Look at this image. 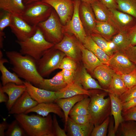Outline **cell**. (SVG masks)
Segmentation results:
<instances>
[{"instance_id":"obj_1","label":"cell","mask_w":136,"mask_h":136,"mask_svg":"<svg viewBox=\"0 0 136 136\" xmlns=\"http://www.w3.org/2000/svg\"><path fill=\"white\" fill-rule=\"evenodd\" d=\"M6 54L12 65L11 70L19 77L35 86L43 81L38 71L36 60L32 57L15 51H6Z\"/></svg>"},{"instance_id":"obj_2","label":"cell","mask_w":136,"mask_h":136,"mask_svg":"<svg viewBox=\"0 0 136 136\" xmlns=\"http://www.w3.org/2000/svg\"><path fill=\"white\" fill-rule=\"evenodd\" d=\"M27 135L29 136H54L53 118L50 114L46 117L24 113L14 115Z\"/></svg>"},{"instance_id":"obj_3","label":"cell","mask_w":136,"mask_h":136,"mask_svg":"<svg viewBox=\"0 0 136 136\" xmlns=\"http://www.w3.org/2000/svg\"><path fill=\"white\" fill-rule=\"evenodd\" d=\"M100 90H93L90 97L89 115L91 122L94 126L100 124L111 115V106L109 96L106 98L108 93Z\"/></svg>"},{"instance_id":"obj_4","label":"cell","mask_w":136,"mask_h":136,"mask_svg":"<svg viewBox=\"0 0 136 136\" xmlns=\"http://www.w3.org/2000/svg\"><path fill=\"white\" fill-rule=\"evenodd\" d=\"M16 42L20 46V52L22 54L28 55L36 61L55 45L45 39L37 26L36 32L32 37L23 41Z\"/></svg>"},{"instance_id":"obj_5","label":"cell","mask_w":136,"mask_h":136,"mask_svg":"<svg viewBox=\"0 0 136 136\" xmlns=\"http://www.w3.org/2000/svg\"><path fill=\"white\" fill-rule=\"evenodd\" d=\"M50 5L42 1L25 5L24 10L19 17L29 24L37 26L47 19L52 10Z\"/></svg>"},{"instance_id":"obj_6","label":"cell","mask_w":136,"mask_h":136,"mask_svg":"<svg viewBox=\"0 0 136 136\" xmlns=\"http://www.w3.org/2000/svg\"><path fill=\"white\" fill-rule=\"evenodd\" d=\"M65 55L54 47L47 50L40 59L36 61L39 74L43 78L45 77L59 69L62 60Z\"/></svg>"},{"instance_id":"obj_7","label":"cell","mask_w":136,"mask_h":136,"mask_svg":"<svg viewBox=\"0 0 136 136\" xmlns=\"http://www.w3.org/2000/svg\"><path fill=\"white\" fill-rule=\"evenodd\" d=\"M37 26L48 41L55 45L61 41V25L53 10L47 19L39 23Z\"/></svg>"},{"instance_id":"obj_8","label":"cell","mask_w":136,"mask_h":136,"mask_svg":"<svg viewBox=\"0 0 136 136\" xmlns=\"http://www.w3.org/2000/svg\"><path fill=\"white\" fill-rule=\"evenodd\" d=\"M108 65L120 75L128 74L136 69L135 64L122 51H116L110 57Z\"/></svg>"},{"instance_id":"obj_9","label":"cell","mask_w":136,"mask_h":136,"mask_svg":"<svg viewBox=\"0 0 136 136\" xmlns=\"http://www.w3.org/2000/svg\"><path fill=\"white\" fill-rule=\"evenodd\" d=\"M74 9L72 18L66 23L67 31L74 34L81 43H83L87 36L79 15L81 1L74 0Z\"/></svg>"},{"instance_id":"obj_10","label":"cell","mask_w":136,"mask_h":136,"mask_svg":"<svg viewBox=\"0 0 136 136\" xmlns=\"http://www.w3.org/2000/svg\"><path fill=\"white\" fill-rule=\"evenodd\" d=\"M10 27L17 40L21 41L32 37L35 33L37 29V26L31 25L20 17L13 15Z\"/></svg>"},{"instance_id":"obj_11","label":"cell","mask_w":136,"mask_h":136,"mask_svg":"<svg viewBox=\"0 0 136 136\" xmlns=\"http://www.w3.org/2000/svg\"><path fill=\"white\" fill-rule=\"evenodd\" d=\"M54 8L60 19L65 24L70 19L74 9V1L72 0H43Z\"/></svg>"},{"instance_id":"obj_12","label":"cell","mask_w":136,"mask_h":136,"mask_svg":"<svg viewBox=\"0 0 136 136\" xmlns=\"http://www.w3.org/2000/svg\"><path fill=\"white\" fill-rule=\"evenodd\" d=\"M79 43L72 37L66 35L62 40L55 44L54 47L76 61L78 58L80 52H81Z\"/></svg>"},{"instance_id":"obj_13","label":"cell","mask_w":136,"mask_h":136,"mask_svg":"<svg viewBox=\"0 0 136 136\" xmlns=\"http://www.w3.org/2000/svg\"><path fill=\"white\" fill-rule=\"evenodd\" d=\"M24 84L30 96L38 104L54 102L57 99L55 92L39 88L25 81Z\"/></svg>"},{"instance_id":"obj_14","label":"cell","mask_w":136,"mask_h":136,"mask_svg":"<svg viewBox=\"0 0 136 136\" xmlns=\"http://www.w3.org/2000/svg\"><path fill=\"white\" fill-rule=\"evenodd\" d=\"M0 88L8 96L6 107L9 111L17 100L26 90V87L24 84L19 85L13 83H8L4 86H3L1 83Z\"/></svg>"},{"instance_id":"obj_15","label":"cell","mask_w":136,"mask_h":136,"mask_svg":"<svg viewBox=\"0 0 136 136\" xmlns=\"http://www.w3.org/2000/svg\"><path fill=\"white\" fill-rule=\"evenodd\" d=\"M38 104L30 96L26 90L15 103L8 113L20 114L25 112Z\"/></svg>"},{"instance_id":"obj_16","label":"cell","mask_w":136,"mask_h":136,"mask_svg":"<svg viewBox=\"0 0 136 136\" xmlns=\"http://www.w3.org/2000/svg\"><path fill=\"white\" fill-rule=\"evenodd\" d=\"M74 81L81 86L84 89L100 90L108 93L109 90L103 88L88 73L86 69L83 66L81 69L79 75L75 76Z\"/></svg>"},{"instance_id":"obj_17","label":"cell","mask_w":136,"mask_h":136,"mask_svg":"<svg viewBox=\"0 0 136 136\" xmlns=\"http://www.w3.org/2000/svg\"><path fill=\"white\" fill-rule=\"evenodd\" d=\"M94 127L91 122L84 124H77L69 117L65 129L67 130V136H89Z\"/></svg>"},{"instance_id":"obj_18","label":"cell","mask_w":136,"mask_h":136,"mask_svg":"<svg viewBox=\"0 0 136 136\" xmlns=\"http://www.w3.org/2000/svg\"><path fill=\"white\" fill-rule=\"evenodd\" d=\"M31 112H35L44 117L47 116L50 113H53L60 118H64V113L62 109L55 102L38 104L24 113L27 114Z\"/></svg>"},{"instance_id":"obj_19","label":"cell","mask_w":136,"mask_h":136,"mask_svg":"<svg viewBox=\"0 0 136 136\" xmlns=\"http://www.w3.org/2000/svg\"><path fill=\"white\" fill-rule=\"evenodd\" d=\"M92 91L85 90L80 85L73 81L55 92V94L57 99L70 98L81 94L86 95L90 97Z\"/></svg>"},{"instance_id":"obj_20","label":"cell","mask_w":136,"mask_h":136,"mask_svg":"<svg viewBox=\"0 0 136 136\" xmlns=\"http://www.w3.org/2000/svg\"><path fill=\"white\" fill-rule=\"evenodd\" d=\"M115 71L108 65L102 64L96 67L93 74L101 85L108 89Z\"/></svg>"},{"instance_id":"obj_21","label":"cell","mask_w":136,"mask_h":136,"mask_svg":"<svg viewBox=\"0 0 136 136\" xmlns=\"http://www.w3.org/2000/svg\"><path fill=\"white\" fill-rule=\"evenodd\" d=\"M119 31L127 30L134 25V17L117 9H109Z\"/></svg>"},{"instance_id":"obj_22","label":"cell","mask_w":136,"mask_h":136,"mask_svg":"<svg viewBox=\"0 0 136 136\" xmlns=\"http://www.w3.org/2000/svg\"><path fill=\"white\" fill-rule=\"evenodd\" d=\"M83 22L90 32L95 31L96 20L90 4L81 1L79 8Z\"/></svg>"},{"instance_id":"obj_23","label":"cell","mask_w":136,"mask_h":136,"mask_svg":"<svg viewBox=\"0 0 136 136\" xmlns=\"http://www.w3.org/2000/svg\"><path fill=\"white\" fill-rule=\"evenodd\" d=\"M91 5L97 21L110 23L118 29L110 11L107 7L97 0Z\"/></svg>"},{"instance_id":"obj_24","label":"cell","mask_w":136,"mask_h":136,"mask_svg":"<svg viewBox=\"0 0 136 136\" xmlns=\"http://www.w3.org/2000/svg\"><path fill=\"white\" fill-rule=\"evenodd\" d=\"M108 94L111 103V115L113 116L116 133L120 124L124 121L122 116V104L118 96L110 93H108Z\"/></svg>"},{"instance_id":"obj_25","label":"cell","mask_w":136,"mask_h":136,"mask_svg":"<svg viewBox=\"0 0 136 136\" xmlns=\"http://www.w3.org/2000/svg\"><path fill=\"white\" fill-rule=\"evenodd\" d=\"M79 46L84 66L93 73L96 67L103 64L93 53L85 48L83 45L80 43Z\"/></svg>"},{"instance_id":"obj_26","label":"cell","mask_w":136,"mask_h":136,"mask_svg":"<svg viewBox=\"0 0 136 136\" xmlns=\"http://www.w3.org/2000/svg\"><path fill=\"white\" fill-rule=\"evenodd\" d=\"M87 96L86 95H79L70 98L57 99L55 101L61 108L64 113L65 126L69 117L70 112L72 108L77 102Z\"/></svg>"},{"instance_id":"obj_27","label":"cell","mask_w":136,"mask_h":136,"mask_svg":"<svg viewBox=\"0 0 136 136\" xmlns=\"http://www.w3.org/2000/svg\"><path fill=\"white\" fill-rule=\"evenodd\" d=\"M83 45L93 53L103 64L108 65L110 57L95 43L90 36H87Z\"/></svg>"},{"instance_id":"obj_28","label":"cell","mask_w":136,"mask_h":136,"mask_svg":"<svg viewBox=\"0 0 136 136\" xmlns=\"http://www.w3.org/2000/svg\"><path fill=\"white\" fill-rule=\"evenodd\" d=\"M25 5L22 0H0V8L13 15L20 17L23 12Z\"/></svg>"},{"instance_id":"obj_29","label":"cell","mask_w":136,"mask_h":136,"mask_svg":"<svg viewBox=\"0 0 136 136\" xmlns=\"http://www.w3.org/2000/svg\"><path fill=\"white\" fill-rule=\"evenodd\" d=\"M9 62L6 59L3 58L0 59V71L2 74L1 80L3 86L9 83L19 85L23 84L24 81L19 78L15 73H12L9 71L4 65V63Z\"/></svg>"},{"instance_id":"obj_30","label":"cell","mask_w":136,"mask_h":136,"mask_svg":"<svg viewBox=\"0 0 136 136\" xmlns=\"http://www.w3.org/2000/svg\"><path fill=\"white\" fill-rule=\"evenodd\" d=\"M128 89L126 86L121 75L115 73L108 89L109 92L118 97Z\"/></svg>"},{"instance_id":"obj_31","label":"cell","mask_w":136,"mask_h":136,"mask_svg":"<svg viewBox=\"0 0 136 136\" xmlns=\"http://www.w3.org/2000/svg\"><path fill=\"white\" fill-rule=\"evenodd\" d=\"M96 30L99 35L109 41L113 36L117 33V31H119L117 28L111 23L97 20Z\"/></svg>"},{"instance_id":"obj_32","label":"cell","mask_w":136,"mask_h":136,"mask_svg":"<svg viewBox=\"0 0 136 136\" xmlns=\"http://www.w3.org/2000/svg\"><path fill=\"white\" fill-rule=\"evenodd\" d=\"M127 30L119 31L112 39L116 52H123L131 45Z\"/></svg>"},{"instance_id":"obj_33","label":"cell","mask_w":136,"mask_h":136,"mask_svg":"<svg viewBox=\"0 0 136 136\" xmlns=\"http://www.w3.org/2000/svg\"><path fill=\"white\" fill-rule=\"evenodd\" d=\"M90 36L98 46L110 57L116 52L114 45L111 41L107 40L98 34L92 33Z\"/></svg>"},{"instance_id":"obj_34","label":"cell","mask_w":136,"mask_h":136,"mask_svg":"<svg viewBox=\"0 0 136 136\" xmlns=\"http://www.w3.org/2000/svg\"><path fill=\"white\" fill-rule=\"evenodd\" d=\"M67 84L63 81H59L52 78L44 79L43 81L36 86L45 90L56 92L62 89Z\"/></svg>"},{"instance_id":"obj_35","label":"cell","mask_w":136,"mask_h":136,"mask_svg":"<svg viewBox=\"0 0 136 136\" xmlns=\"http://www.w3.org/2000/svg\"><path fill=\"white\" fill-rule=\"evenodd\" d=\"M90 98L87 96L77 102L70 111L69 116L89 114V106Z\"/></svg>"},{"instance_id":"obj_36","label":"cell","mask_w":136,"mask_h":136,"mask_svg":"<svg viewBox=\"0 0 136 136\" xmlns=\"http://www.w3.org/2000/svg\"><path fill=\"white\" fill-rule=\"evenodd\" d=\"M118 136H136V121H124L120 124Z\"/></svg>"},{"instance_id":"obj_37","label":"cell","mask_w":136,"mask_h":136,"mask_svg":"<svg viewBox=\"0 0 136 136\" xmlns=\"http://www.w3.org/2000/svg\"><path fill=\"white\" fill-rule=\"evenodd\" d=\"M117 9L136 19V0H116Z\"/></svg>"},{"instance_id":"obj_38","label":"cell","mask_w":136,"mask_h":136,"mask_svg":"<svg viewBox=\"0 0 136 136\" xmlns=\"http://www.w3.org/2000/svg\"><path fill=\"white\" fill-rule=\"evenodd\" d=\"M27 135L20 124L16 119L9 124L5 132V135L6 136H25Z\"/></svg>"},{"instance_id":"obj_39","label":"cell","mask_w":136,"mask_h":136,"mask_svg":"<svg viewBox=\"0 0 136 136\" xmlns=\"http://www.w3.org/2000/svg\"><path fill=\"white\" fill-rule=\"evenodd\" d=\"M110 120L109 116L100 124L94 126L90 136H106Z\"/></svg>"},{"instance_id":"obj_40","label":"cell","mask_w":136,"mask_h":136,"mask_svg":"<svg viewBox=\"0 0 136 136\" xmlns=\"http://www.w3.org/2000/svg\"><path fill=\"white\" fill-rule=\"evenodd\" d=\"M3 11L0 12V31H3L5 28L10 26L13 19V15L11 13Z\"/></svg>"},{"instance_id":"obj_41","label":"cell","mask_w":136,"mask_h":136,"mask_svg":"<svg viewBox=\"0 0 136 136\" xmlns=\"http://www.w3.org/2000/svg\"><path fill=\"white\" fill-rule=\"evenodd\" d=\"M120 75L128 89L136 85V69L128 74Z\"/></svg>"},{"instance_id":"obj_42","label":"cell","mask_w":136,"mask_h":136,"mask_svg":"<svg viewBox=\"0 0 136 136\" xmlns=\"http://www.w3.org/2000/svg\"><path fill=\"white\" fill-rule=\"evenodd\" d=\"M77 65L75 61L68 57H64L62 60L59 69L62 70L76 71Z\"/></svg>"},{"instance_id":"obj_43","label":"cell","mask_w":136,"mask_h":136,"mask_svg":"<svg viewBox=\"0 0 136 136\" xmlns=\"http://www.w3.org/2000/svg\"><path fill=\"white\" fill-rule=\"evenodd\" d=\"M119 97L122 104L136 97V85L128 89Z\"/></svg>"},{"instance_id":"obj_44","label":"cell","mask_w":136,"mask_h":136,"mask_svg":"<svg viewBox=\"0 0 136 136\" xmlns=\"http://www.w3.org/2000/svg\"><path fill=\"white\" fill-rule=\"evenodd\" d=\"M70 116L74 122L78 124H84L91 122V117L89 114L71 115Z\"/></svg>"},{"instance_id":"obj_45","label":"cell","mask_w":136,"mask_h":136,"mask_svg":"<svg viewBox=\"0 0 136 136\" xmlns=\"http://www.w3.org/2000/svg\"><path fill=\"white\" fill-rule=\"evenodd\" d=\"M53 127L54 136H66L65 130L62 129L59 126L56 115L54 114L52 117Z\"/></svg>"},{"instance_id":"obj_46","label":"cell","mask_w":136,"mask_h":136,"mask_svg":"<svg viewBox=\"0 0 136 136\" xmlns=\"http://www.w3.org/2000/svg\"><path fill=\"white\" fill-rule=\"evenodd\" d=\"M122 116L124 121L131 120L136 121V106L122 111Z\"/></svg>"},{"instance_id":"obj_47","label":"cell","mask_w":136,"mask_h":136,"mask_svg":"<svg viewBox=\"0 0 136 136\" xmlns=\"http://www.w3.org/2000/svg\"><path fill=\"white\" fill-rule=\"evenodd\" d=\"M123 52L131 62L136 64V45H131Z\"/></svg>"},{"instance_id":"obj_48","label":"cell","mask_w":136,"mask_h":136,"mask_svg":"<svg viewBox=\"0 0 136 136\" xmlns=\"http://www.w3.org/2000/svg\"><path fill=\"white\" fill-rule=\"evenodd\" d=\"M63 71V80L67 85L73 82L76 76V71L62 70Z\"/></svg>"},{"instance_id":"obj_49","label":"cell","mask_w":136,"mask_h":136,"mask_svg":"<svg viewBox=\"0 0 136 136\" xmlns=\"http://www.w3.org/2000/svg\"><path fill=\"white\" fill-rule=\"evenodd\" d=\"M127 35L132 46L136 45V24L127 30Z\"/></svg>"},{"instance_id":"obj_50","label":"cell","mask_w":136,"mask_h":136,"mask_svg":"<svg viewBox=\"0 0 136 136\" xmlns=\"http://www.w3.org/2000/svg\"><path fill=\"white\" fill-rule=\"evenodd\" d=\"M109 9H117L116 0H97Z\"/></svg>"},{"instance_id":"obj_51","label":"cell","mask_w":136,"mask_h":136,"mask_svg":"<svg viewBox=\"0 0 136 136\" xmlns=\"http://www.w3.org/2000/svg\"><path fill=\"white\" fill-rule=\"evenodd\" d=\"M122 105V111H125L133 107L136 106V97H134L128 101L123 104Z\"/></svg>"},{"instance_id":"obj_52","label":"cell","mask_w":136,"mask_h":136,"mask_svg":"<svg viewBox=\"0 0 136 136\" xmlns=\"http://www.w3.org/2000/svg\"><path fill=\"white\" fill-rule=\"evenodd\" d=\"M114 119V118H113ZM110 118V121L108 127V136H115L116 132L115 128L114 119Z\"/></svg>"},{"instance_id":"obj_53","label":"cell","mask_w":136,"mask_h":136,"mask_svg":"<svg viewBox=\"0 0 136 136\" xmlns=\"http://www.w3.org/2000/svg\"><path fill=\"white\" fill-rule=\"evenodd\" d=\"M9 124L7 123L6 118H3L2 122L0 123V136L5 135V131L7 129Z\"/></svg>"},{"instance_id":"obj_54","label":"cell","mask_w":136,"mask_h":136,"mask_svg":"<svg viewBox=\"0 0 136 136\" xmlns=\"http://www.w3.org/2000/svg\"><path fill=\"white\" fill-rule=\"evenodd\" d=\"M8 99V97L5 93L0 88V103L3 102L7 103Z\"/></svg>"},{"instance_id":"obj_55","label":"cell","mask_w":136,"mask_h":136,"mask_svg":"<svg viewBox=\"0 0 136 136\" xmlns=\"http://www.w3.org/2000/svg\"><path fill=\"white\" fill-rule=\"evenodd\" d=\"M52 78L57 80H63V76L62 70L58 72Z\"/></svg>"},{"instance_id":"obj_56","label":"cell","mask_w":136,"mask_h":136,"mask_svg":"<svg viewBox=\"0 0 136 136\" xmlns=\"http://www.w3.org/2000/svg\"><path fill=\"white\" fill-rule=\"evenodd\" d=\"M5 33L3 31H0V48L1 49L3 48L4 37Z\"/></svg>"},{"instance_id":"obj_57","label":"cell","mask_w":136,"mask_h":136,"mask_svg":"<svg viewBox=\"0 0 136 136\" xmlns=\"http://www.w3.org/2000/svg\"><path fill=\"white\" fill-rule=\"evenodd\" d=\"M23 2L26 5L30 3L35 2L42 1L43 0H22Z\"/></svg>"},{"instance_id":"obj_58","label":"cell","mask_w":136,"mask_h":136,"mask_svg":"<svg viewBox=\"0 0 136 136\" xmlns=\"http://www.w3.org/2000/svg\"><path fill=\"white\" fill-rule=\"evenodd\" d=\"M81 2H83L90 4H91L97 0H80Z\"/></svg>"},{"instance_id":"obj_59","label":"cell","mask_w":136,"mask_h":136,"mask_svg":"<svg viewBox=\"0 0 136 136\" xmlns=\"http://www.w3.org/2000/svg\"><path fill=\"white\" fill-rule=\"evenodd\" d=\"M3 53L2 51L0 50V59H1L3 58Z\"/></svg>"},{"instance_id":"obj_60","label":"cell","mask_w":136,"mask_h":136,"mask_svg":"<svg viewBox=\"0 0 136 136\" xmlns=\"http://www.w3.org/2000/svg\"><path fill=\"white\" fill-rule=\"evenodd\" d=\"M135 66H136V64H135Z\"/></svg>"}]
</instances>
